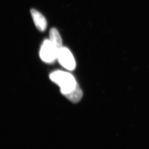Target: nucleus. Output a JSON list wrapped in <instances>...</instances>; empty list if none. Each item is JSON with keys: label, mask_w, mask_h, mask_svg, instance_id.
Returning a JSON list of instances; mask_svg holds the SVG:
<instances>
[{"label": "nucleus", "mask_w": 149, "mask_h": 149, "mask_svg": "<svg viewBox=\"0 0 149 149\" xmlns=\"http://www.w3.org/2000/svg\"><path fill=\"white\" fill-rule=\"evenodd\" d=\"M58 60L62 66L68 70H73L76 68V62L69 49L63 47L58 50Z\"/></svg>", "instance_id": "7ed1b4c3"}, {"label": "nucleus", "mask_w": 149, "mask_h": 149, "mask_svg": "<svg viewBox=\"0 0 149 149\" xmlns=\"http://www.w3.org/2000/svg\"><path fill=\"white\" fill-rule=\"evenodd\" d=\"M58 50L52 44L49 39L43 42L40 50V57L43 62L52 63L57 58Z\"/></svg>", "instance_id": "f03ea898"}, {"label": "nucleus", "mask_w": 149, "mask_h": 149, "mask_svg": "<svg viewBox=\"0 0 149 149\" xmlns=\"http://www.w3.org/2000/svg\"><path fill=\"white\" fill-rule=\"evenodd\" d=\"M30 12L36 28L41 32L44 31L47 27V22L44 16L34 9H32Z\"/></svg>", "instance_id": "20e7f679"}, {"label": "nucleus", "mask_w": 149, "mask_h": 149, "mask_svg": "<svg viewBox=\"0 0 149 149\" xmlns=\"http://www.w3.org/2000/svg\"><path fill=\"white\" fill-rule=\"evenodd\" d=\"M49 78L52 81L60 87L61 93L65 96L72 92L77 84L72 74L62 71L52 72L50 74Z\"/></svg>", "instance_id": "f257e3e1"}, {"label": "nucleus", "mask_w": 149, "mask_h": 149, "mask_svg": "<svg viewBox=\"0 0 149 149\" xmlns=\"http://www.w3.org/2000/svg\"><path fill=\"white\" fill-rule=\"evenodd\" d=\"M83 93L82 92L81 89H80V87L79 85H77L76 88L71 92L70 93H68V95H65V96L68 98L71 102L74 103H77L79 102L80 99L82 97Z\"/></svg>", "instance_id": "423d86ee"}, {"label": "nucleus", "mask_w": 149, "mask_h": 149, "mask_svg": "<svg viewBox=\"0 0 149 149\" xmlns=\"http://www.w3.org/2000/svg\"><path fill=\"white\" fill-rule=\"evenodd\" d=\"M49 40L57 50H59L63 47L62 38L58 31L56 28H53L50 29Z\"/></svg>", "instance_id": "39448f33"}]
</instances>
